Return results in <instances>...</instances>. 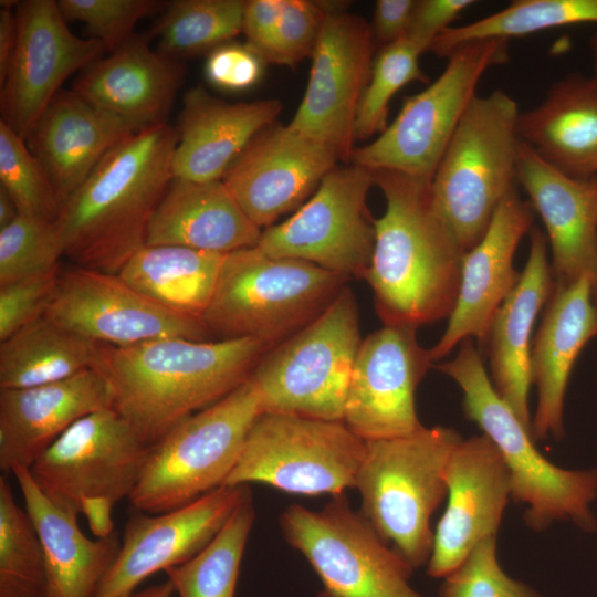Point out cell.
I'll use <instances>...</instances> for the list:
<instances>
[{"mask_svg": "<svg viewBox=\"0 0 597 597\" xmlns=\"http://www.w3.org/2000/svg\"><path fill=\"white\" fill-rule=\"evenodd\" d=\"M272 347L251 338L96 343L92 368L108 381L113 408L153 446L187 417L245 383Z\"/></svg>", "mask_w": 597, "mask_h": 597, "instance_id": "obj_1", "label": "cell"}, {"mask_svg": "<svg viewBox=\"0 0 597 597\" xmlns=\"http://www.w3.org/2000/svg\"><path fill=\"white\" fill-rule=\"evenodd\" d=\"M177 139L166 123L130 134L62 205L54 223L73 265L117 274L146 244L151 216L174 178Z\"/></svg>", "mask_w": 597, "mask_h": 597, "instance_id": "obj_2", "label": "cell"}, {"mask_svg": "<svg viewBox=\"0 0 597 597\" xmlns=\"http://www.w3.org/2000/svg\"><path fill=\"white\" fill-rule=\"evenodd\" d=\"M386 209L375 219V247L365 279L384 325L418 328L449 317L464 251L437 216L431 181L376 170Z\"/></svg>", "mask_w": 597, "mask_h": 597, "instance_id": "obj_3", "label": "cell"}, {"mask_svg": "<svg viewBox=\"0 0 597 597\" xmlns=\"http://www.w3.org/2000/svg\"><path fill=\"white\" fill-rule=\"evenodd\" d=\"M436 368L460 386L465 417L501 453L510 473L511 498L526 505V525L542 531L554 521H570L582 530H596L590 505L597 496V469H563L538 451L530 429L495 390L472 338L461 343L453 359Z\"/></svg>", "mask_w": 597, "mask_h": 597, "instance_id": "obj_4", "label": "cell"}, {"mask_svg": "<svg viewBox=\"0 0 597 597\" xmlns=\"http://www.w3.org/2000/svg\"><path fill=\"white\" fill-rule=\"evenodd\" d=\"M461 440L452 428L421 426L406 436L365 441L355 482L360 513L412 569L429 562L430 519L447 496V463Z\"/></svg>", "mask_w": 597, "mask_h": 597, "instance_id": "obj_5", "label": "cell"}, {"mask_svg": "<svg viewBox=\"0 0 597 597\" xmlns=\"http://www.w3.org/2000/svg\"><path fill=\"white\" fill-rule=\"evenodd\" d=\"M350 280L256 247L226 254L202 322L218 339L274 347L317 318Z\"/></svg>", "mask_w": 597, "mask_h": 597, "instance_id": "obj_6", "label": "cell"}, {"mask_svg": "<svg viewBox=\"0 0 597 597\" xmlns=\"http://www.w3.org/2000/svg\"><path fill=\"white\" fill-rule=\"evenodd\" d=\"M519 115L504 91L476 95L431 180L432 207L464 252L482 239L496 208L515 189Z\"/></svg>", "mask_w": 597, "mask_h": 597, "instance_id": "obj_7", "label": "cell"}, {"mask_svg": "<svg viewBox=\"0 0 597 597\" xmlns=\"http://www.w3.org/2000/svg\"><path fill=\"white\" fill-rule=\"evenodd\" d=\"M362 341L358 304L346 285L317 318L269 349L254 367L249 379L261 413L343 421Z\"/></svg>", "mask_w": 597, "mask_h": 597, "instance_id": "obj_8", "label": "cell"}, {"mask_svg": "<svg viewBox=\"0 0 597 597\" xmlns=\"http://www.w3.org/2000/svg\"><path fill=\"white\" fill-rule=\"evenodd\" d=\"M260 413L256 390L248 379L184 419L150 446L129 503L138 512L159 514L222 486Z\"/></svg>", "mask_w": 597, "mask_h": 597, "instance_id": "obj_9", "label": "cell"}, {"mask_svg": "<svg viewBox=\"0 0 597 597\" xmlns=\"http://www.w3.org/2000/svg\"><path fill=\"white\" fill-rule=\"evenodd\" d=\"M442 73L408 97L397 117L374 140L355 147L352 163L431 181L437 167L491 67L509 59V41L486 39L459 45Z\"/></svg>", "mask_w": 597, "mask_h": 597, "instance_id": "obj_10", "label": "cell"}, {"mask_svg": "<svg viewBox=\"0 0 597 597\" xmlns=\"http://www.w3.org/2000/svg\"><path fill=\"white\" fill-rule=\"evenodd\" d=\"M365 441L342 420L260 413L223 485L263 483L296 495L355 488Z\"/></svg>", "mask_w": 597, "mask_h": 597, "instance_id": "obj_11", "label": "cell"}, {"mask_svg": "<svg viewBox=\"0 0 597 597\" xmlns=\"http://www.w3.org/2000/svg\"><path fill=\"white\" fill-rule=\"evenodd\" d=\"M280 526L321 579L318 597H425L410 586V565L350 507L344 493L320 511L290 505Z\"/></svg>", "mask_w": 597, "mask_h": 597, "instance_id": "obj_12", "label": "cell"}, {"mask_svg": "<svg viewBox=\"0 0 597 597\" xmlns=\"http://www.w3.org/2000/svg\"><path fill=\"white\" fill-rule=\"evenodd\" d=\"M374 185V172L365 167H335L290 218L262 231L256 248L364 280L375 247V219L367 206Z\"/></svg>", "mask_w": 597, "mask_h": 597, "instance_id": "obj_13", "label": "cell"}, {"mask_svg": "<svg viewBox=\"0 0 597 597\" xmlns=\"http://www.w3.org/2000/svg\"><path fill=\"white\" fill-rule=\"evenodd\" d=\"M149 449L112 407L77 420L29 470L54 504L77 515L86 498L128 499Z\"/></svg>", "mask_w": 597, "mask_h": 597, "instance_id": "obj_14", "label": "cell"}, {"mask_svg": "<svg viewBox=\"0 0 597 597\" xmlns=\"http://www.w3.org/2000/svg\"><path fill=\"white\" fill-rule=\"evenodd\" d=\"M376 46L364 18L347 12L341 2H326L307 86L289 125L329 146L339 160H350L355 149L356 114Z\"/></svg>", "mask_w": 597, "mask_h": 597, "instance_id": "obj_15", "label": "cell"}, {"mask_svg": "<svg viewBox=\"0 0 597 597\" xmlns=\"http://www.w3.org/2000/svg\"><path fill=\"white\" fill-rule=\"evenodd\" d=\"M44 316L83 338L113 346L168 337L210 341L212 336L201 318L159 305L118 274L76 265L60 269Z\"/></svg>", "mask_w": 597, "mask_h": 597, "instance_id": "obj_16", "label": "cell"}, {"mask_svg": "<svg viewBox=\"0 0 597 597\" xmlns=\"http://www.w3.org/2000/svg\"><path fill=\"white\" fill-rule=\"evenodd\" d=\"M15 13L18 38L1 85V121L27 140L63 82L106 50L94 38L73 34L57 1H19Z\"/></svg>", "mask_w": 597, "mask_h": 597, "instance_id": "obj_17", "label": "cell"}, {"mask_svg": "<svg viewBox=\"0 0 597 597\" xmlns=\"http://www.w3.org/2000/svg\"><path fill=\"white\" fill-rule=\"evenodd\" d=\"M416 332L411 326L384 325L362 341L343 421L364 441L406 436L422 426L416 390L433 362Z\"/></svg>", "mask_w": 597, "mask_h": 597, "instance_id": "obj_18", "label": "cell"}, {"mask_svg": "<svg viewBox=\"0 0 597 597\" xmlns=\"http://www.w3.org/2000/svg\"><path fill=\"white\" fill-rule=\"evenodd\" d=\"M339 160L327 145L290 125L261 130L234 159L222 181L261 230L298 209Z\"/></svg>", "mask_w": 597, "mask_h": 597, "instance_id": "obj_19", "label": "cell"}, {"mask_svg": "<svg viewBox=\"0 0 597 597\" xmlns=\"http://www.w3.org/2000/svg\"><path fill=\"white\" fill-rule=\"evenodd\" d=\"M249 492L247 485H222L175 510L133 515L95 597H128L149 576L196 556L216 537Z\"/></svg>", "mask_w": 597, "mask_h": 597, "instance_id": "obj_20", "label": "cell"}, {"mask_svg": "<svg viewBox=\"0 0 597 597\" xmlns=\"http://www.w3.org/2000/svg\"><path fill=\"white\" fill-rule=\"evenodd\" d=\"M448 502L433 533L427 573L443 578L483 540L496 536L511 498L503 458L485 436L461 440L446 468Z\"/></svg>", "mask_w": 597, "mask_h": 597, "instance_id": "obj_21", "label": "cell"}, {"mask_svg": "<svg viewBox=\"0 0 597 597\" xmlns=\"http://www.w3.org/2000/svg\"><path fill=\"white\" fill-rule=\"evenodd\" d=\"M534 216L531 202L514 189L496 208L482 239L464 253L455 305L442 336L429 348L432 362L467 338L486 343L495 313L520 280L514 254Z\"/></svg>", "mask_w": 597, "mask_h": 597, "instance_id": "obj_22", "label": "cell"}, {"mask_svg": "<svg viewBox=\"0 0 597 597\" xmlns=\"http://www.w3.org/2000/svg\"><path fill=\"white\" fill-rule=\"evenodd\" d=\"M114 405L111 385L94 368L25 389H0V469H30L81 418Z\"/></svg>", "mask_w": 597, "mask_h": 597, "instance_id": "obj_23", "label": "cell"}, {"mask_svg": "<svg viewBox=\"0 0 597 597\" xmlns=\"http://www.w3.org/2000/svg\"><path fill=\"white\" fill-rule=\"evenodd\" d=\"M516 177L546 228L554 289L590 274L597 258V176H566L521 142Z\"/></svg>", "mask_w": 597, "mask_h": 597, "instance_id": "obj_24", "label": "cell"}, {"mask_svg": "<svg viewBox=\"0 0 597 597\" xmlns=\"http://www.w3.org/2000/svg\"><path fill=\"white\" fill-rule=\"evenodd\" d=\"M139 129L90 104L72 90H61L25 142L63 205L111 149Z\"/></svg>", "mask_w": 597, "mask_h": 597, "instance_id": "obj_25", "label": "cell"}, {"mask_svg": "<svg viewBox=\"0 0 597 597\" xmlns=\"http://www.w3.org/2000/svg\"><path fill=\"white\" fill-rule=\"evenodd\" d=\"M597 337V307L590 274L554 289L531 349L532 384L537 405L531 425L534 440L564 434V399L570 371L584 346Z\"/></svg>", "mask_w": 597, "mask_h": 597, "instance_id": "obj_26", "label": "cell"}, {"mask_svg": "<svg viewBox=\"0 0 597 597\" xmlns=\"http://www.w3.org/2000/svg\"><path fill=\"white\" fill-rule=\"evenodd\" d=\"M281 112L279 100L229 103L201 86L189 90L175 128L174 177L222 180L234 159Z\"/></svg>", "mask_w": 597, "mask_h": 597, "instance_id": "obj_27", "label": "cell"}, {"mask_svg": "<svg viewBox=\"0 0 597 597\" xmlns=\"http://www.w3.org/2000/svg\"><path fill=\"white\" fill-rule=\"evenodd\" d=\"M182 82L179 61L161 55L146 39L134 35L81 71L72 91L142 129L166 123Z\"/></svg>", "mask_w": 597, "mask_h": 597, "instance_id": "obj_28", "label": "cell"}, {"mask_svg": "<svg viewBox=\"0 0 597 597\" xmlns=\"http://www.w3.org/2000/svg\"><path fill=\"white\" fill-rule=\"evenodd\" d=\"M553 292L547 238L534 228L526 264L517 284L495 313L485 343L493 386L530 431L531 336L535 320Z\"/></svg>", "mask_w": 597, "mask_h": 597, "instance_id": "obj_29", "label": "cell"}, {"mask_svg": "<svg viewBox=\"0 0 597 597\" xmlns=\"http://www.w3.org/2000/svg\"><path fill=\"white\" fill-rule=\"evenodd\" d=\"M262 231L222 180L172 178L149 221L147 245H178L228 254L256 247Z\"/></svg>", "mask_w": 597, "mask_h": 597, "instance_id": "obj_30", "label": "cell"}, {"mask_svg": "<svg viewBox=\"0 0 597 597\" xmlns=\"http://www.w3.org/2000/svg\"><path fill=\"white\" fill-rule=\"evenodd\" d=\"M520 140L541 159L576 179L597 176V82L569 74L534 108L520 112Z\"/></svg>", "mask_w": 597, "mask_h": 597, "instance_id": "obj_31", "label": "cell"}, {"mask_svg": "<svg viewBox=\"0 0 597 597\" xmlns=\"http://www.w3.org/2000/svg\"><path fill=\"white\" fill-rule=\"evenodd\" d=\"M25 511L41 541L48 573L45 597H95L121 548L117 532L91 540L77 515L54 504L38 486L29 469L13 468Z\"/></svg>", "mask_w": 597, "mask_h": 597, "instance_id": "obj_32", "label": "cell"}, {"mask_svg": "<svg viewBox=\"0 0 597 597\" xmlns=\"http://www.w3.org/2000/svg\"><path fill=\"white\" fill-rule=\"evenodd\" d=\"M224 256L186 247L145 244L117 274L159 305L201 318L211 300Z\"/></svg>", "mask_w": 597, "mask_h": 597, "instance_id": "obj_33", "label": "cell"}, {"mask_svg": "<svg viewBox=\"0 0 597 597\" xmlns=\"http://www.w3.org/2000/svg\"><path fill=\"white\" fill-rule=\"evenodd\" d=\"M96 343L44 315L0 343V389H25L92 368Z\"/></svg>", "mask_w": 597, "mask_h": 597, "instance_id": "obj_34", "label": "cell"}, {"mask_svg": "<svg viewBox=\"0 0 597 597\" xmlns=\"http://www.w3.org/2000/svg\"><path fill=\"white\" fill-rule=\"evenodd\" d=\"M582 23H597V0H516L471 23L451 27L429 51L448 57L459 45L476 40L524 36Z\"/></svg>", "mask_w": 597, "mask_h": 597, "instance_id": "obj_35", "label": "cell"}, {"mask_svg": "<svg viewBox=\"0 0 597 597\" xmlns=\"http://www.w3.org/2000/svg\"><path fill=\"white\" fill-rule=\"evenodd\" d=\"M254 516L249 492L202 551L165 572L178 597L235 596L240 565Z\"/></svg>", "mask_w": 597, "mask_h": 597, "instance_id": "obj_36", "label": "cell"}, {"mask_svg": "<svg viewBox=\"0 0 597 597\" xmlns=\"http://www.w3.org/2000/svg\"><path fill=\"white\" fill-rule=\"evenodd\" d=\"M243 0H176L150 30L157 52L179 61L211 52L242 32Z\"/></svg>", "mask_w": 597, "mask_h": 597, "instance_id": "obj_37", "label": "cell"}, {"mask_svg": "<svg viewBox=\"0 0 597 597\" xmlns=\"http://www.w3.org/2000/svg\"><path fill=\"white\" fill-rule=\"evenodd\" d=\"M46 563L41 541L25 510L0 476V597H45Z\"/></svg>", "mask_w": 597, "mask_h": 597, "instance_id": "obj_38", "label": "cell"}, {"mask_svg": "<svg viewBox=\"0 0 597 597\" xmlns=\"http://www.w3.org/2000/svg\"><path fill=\"white\" fill-rule=\"evenodd\" d=\"M420 55L421 52L406 38L381 48L359 101L355 140L381 134L388 126L389 104L395 94L413 81H428L419 65Z\"/></svg>", "mask_w": 597, "mask_h": 597, "instance_id": "obj_39", "label": "cell"}, {"mask_svg": "<svg viewBox=\"0 0 597 597\" xmlns=\"http://www.w3.org/2000/svg\"><path fill=\"white\" fill-rule=\"evenodd\" d=\"M0 187L21 214L55 222L62 205L43 166L27 142L0 119Z\"/></svg>", "mask_w": 597, "mask_h": 597, "instance_id": "obj_40", "label": "cell"}, {"mask_svg": "<svg viewBox=\"0 0 597 597\" xmlns=\"http://www.w3.org/2000/svg\"><path fill=\"white\" fill-rule=\"evenodd\" d=\"M63 255L54 222L20 214L0 229V286L55 272Z\"/></svg>", "mask_w": 597, "mask_h": 597, "instance_id": "obj_41", "label": "cell"}, {"mask_svg": "<svg viewBox=\"0 0 597 597\" xmlns=\"http://www.w3.org/2000/svg\"><path fill=\"white\" fill-rule=\"evenodd\" d=\"M438 597H544L510 577L496 555V536L479 543L453 572L443 577Z\"/></svg>", "mask_w": 597, "mask_h": 597, "instance_id": "obj_42", "label": "cell"}, {"mask_svg": "<svg viewBox=\"0 0 597 597\" xmlns=\"http://www.w3.org/2000/svg\"><path fill=\"white\" fill-rule=\"evenodd\" d=\"M66 21H80L92 38L113 52L127 42L137 22L166 8L159 0H59Z\"/></svg>", "mask_w": 597, "mask_h": 597, "instance_id": "obj_43", "label": "cell"}, {"mask_svg": "<svg viewBox=\"0 0 597 597\" xmlns=\"http://www.w3.org/2000/svg\"><path fill=\"white\" fill-rule=\"evenodd\" d=\"M325 14L324 1L284 0L274 38L272 63L293 66L311 57Z\"/></svg>", "mask_w": 597, "mask_h": 597, "instance_id": "obj_44", "label": "cell"}, {"mask_svg": "<svg viewBox=\"0 0 597 597\" xmlns=\"http://www.w3.org/2000/svg\"><path fill=\"white\" fill-rule=\"evenodd\" d=\"M60 269L0 286V341L43 316L53 296Z\"/></svg>", "mask_w": 597, "mask_h": 597, "instance_id": "obj_45", "label": "cell"}, {"mask_svg": "<svg viewBox=\"0 0 597 597\" xmlns=\"http://www.w3.org/2000/svg\"><path fill=\"white\" fill-rule=\"evenodd\" d=\"M264 63L247 44L226 43L209 53L205 73L217 87L243 91L260 80Z\"/></svg>", "mask_w": 597, "mask_h": 597, "instance_id": "obj_46", "label": "cell"}, {"mask_svg": "<svg viewBox=\"0 0 597 597\" xmlns=\"http://www.w3.org/2000/svg\"><path fill=\"white\" fill-rule=\"evenodd\" d=\"M474 3V0H418L406 39L421 54L429 51L433 41Z\"/></svg>", "mask_w": 597, "mask_h": 597, "instance_id": "obj_47", "label": "cell"}, {"mask_svg": "<svg viewBox=\"0 0 597 597\" xmlns=\"http://www.w3.org/2000/svg\"><path fill=\"white\" fill-rule=\"evenodd\" d=\"M284 0L245 1L242 32L245 44L265 63H272L273 45Z\"/></svg>", "mask_w": 597, "mask_h": 597, "instance_id": "obj_48", "label": "cell"}, {"mask_svg": "<svg viewBox=\"0 0 597 597\" xmlns=\"http://www.w3.org/2000/svg\"><path fill=\"white\" fill-rule=\"evenodd\" d=\"M417 0H378L370 24L376 45L385 48L405 39Z\"/></svg>", "mask_w": 597, "mask_h": 597, "instance_id": "obj_49", "label": "cell"}, {"mask_svg": "<svg viewBox=\"0 0 597 597\" xmlns=\"http://www.w3.org/2000/svg\"><path fill=\"white\" fill-rule=\"evenodd\" d=\"M19 1L1 0L0 11V86L3 84L15 50L18 38L17 13Z\"/></svg>", "mask_w": 597, "mask_h": 597, "instance_id": "obj_50", "label": "cell"}, {"mask_svg": "<svg viewBox=\"0 0 597 597\" xmlns=\"http://www.w3.org/2000/svg\"><path fill=\"white\" fill-rule=\"evenodd\" d=\"M114 505L107 498H86L82 501L81 512L86 516L88 525L97 538L107 537L115 532L112 520Z\"/></svg>", "mask_w": 597, "mask_h": 597, "instance_id": "obj_51", "label": "cell"}, {"mask_svg": "<svg viewBox=\"0 0 597 597\" xmlns=\"http://www.w3.org/2000/svg\"><path fill=\"white\" fill-rule=\"evenodd\" d=\"M20 214L12 198L0 187V229L12 223Z\"/></svg>", "mask_w": 597, "mask_h": 597, "instance_id": "obj_52", "label": "cell"}, {"mask_svg": "<svg viewBox=\"0 0 597 597\" xmlns=\"http://www.w3.org/2000/svg\"><path fill=\"white\" fill-rule=\"evenodd\" d=\"M175 594L172 585L167 580L166 583L150 586L138 593H133L128 597H175Z\"/></svg>", "mask_w": 597, "mask_h": 597, "instance_id": "obj_53", "label": "cell"}, {"mask_svg": "<svg viewBox=\"0 0 597 597\" xmlns=\"http://www.w3.org/2000/svg\"><path fill=\"white\" fill-rule=\"evenodd\" d=\"M589 49L593 61V77L597 82V33H595L589 40Z\"/></svg>", "mask_w": 597, "mask_h": 597, "instance_id": "obj_54", "label": "cell"}, {"mask_svg": "<svg viewBox=\"0 0 597 597\" xmlns=\"http://www.w3.org/2000/svg\"><path fill=\"white\" fill-rule=\"evenodd\" d=\"M590 292L591 298L597 307V258L593 271L590 272Z\"/></svg>", "mask_w": 597, "mask_h": 597, "instance_id": "obj_55", "label": "cell"}]
</instances>
